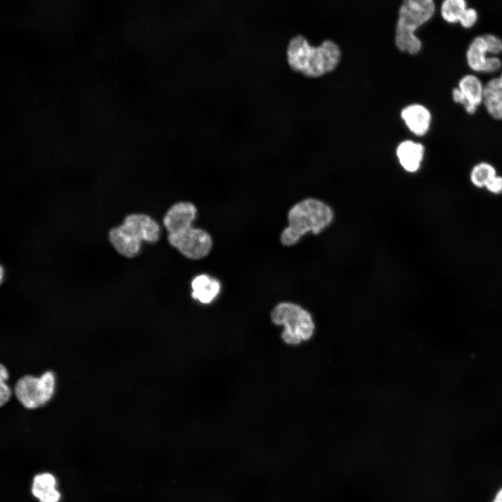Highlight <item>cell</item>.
<instances>
[{
    "label": "cell",
    "mask_w": 502,
    "mask_h": 502,
    "mask_svg": "<svg viewBox=\"0 0 502 502\" xmlns=\"http://www.w3.org/2000/svg\"><path fill=\"white\" fill-rule=\"evenodd\" d=\"M271 318L273 324L284 327L281 338L289 345L296 346L308 341L315 331L311 313L292 302L279 303L271 312Z\"/></svg>",
    "instance_id": "277c9868"
},
{
    "label": "cell",
    "mask_w": 502,
    "mask_h": 502,
    "mask_svg": "<svg viewBox=\"0 0 502 502\" xmlns=\"http://www.w3.org/2000/svg\"><path fill=\"white\" fill-rule=\"evenodd\" d=\"M340 57L339 46L330 40L313 47L305 37L297 35L291 38L287 47V59L290 67L310 77H320L333 70Z\"/></svg>",
    "instance_id": "6da1fadb"
},
{
    "label": "cell",
    "mask_w": 502,
    "mask_h": 502,
    "mask_svg": "<svg viewBox=\"0 0 502 502\" xmlns=\"http://www.w3.org/2000/svg\"><path fill=\"white\" fill-rule=\"evenodd\" d=\"M436 11L433 0H405L399 9L395 29L397 48L409 54H418L422 42L415 35L418 28L429 21Z\"/></svg>",
    "instance_id": "3957f363"
},
{
    "label": "cell",
    "mask_w": 502,
    "mask_h": 502,
    "mask_svg": "<svg viewBox=\"0 0 502 502\" xmlns=\"http://www.w3.org/2000/svg\"><path fill=\"white\" fill-rule=\"evenodd\" d=\"M484 86L476 75L466 74L460 78L457 86L452 89V98L455 103L461 105L468 114L473 115L483 104Z\"/></svg>",
    "instance_id": "52a82bcc"
},
{
    "label": "cell",
    "mask_w": 502,
    "mask_h": 502,
    "mask_svg": "<svg viewBox=\"0 0 502 502\" xmlns=\"http://www.w3.org/2000/svg\"><path fill=\"white\" fill-rule=\"evenodd\" d=\"M483 105L491 117L502 120V71L485 84Z\"/></svg>",
    "instance_id": "4fadbf2b"
},
{
    "label": "cell",
    "mask_w": 502,
    "mask_h": 502,
    "mask_svg": "<svg viewBox=\"0 0 502 502\" xmlns=\"http://www.w3.org/2000/svg\"><path fill=\"white\" fill-rule=\"evenodd\" d=\"M496 175L493 165L486 162H481L476 165L471 169L470 180L477 188H483Z\"/></svg>",
    "instance_id": "ac0fdd59"
},
{
    "label": "cell",
    "mask_w": 502,
    "mask_h": 502,
    "mask_svg": "<svg viewBox=\"0 0 502 502\" xmlns=\"http://www.w3.org/2000/svg\"><path fill=\"white\" fill-rule=\"evenodd\" d=\"M56 485V478L52 473H41L33 477L31 491L39 502H59L61 494Z\"/></svg>",
    "instance_id": "5bb4252c"
},
{
    "label": "cell",
    "mask_w": 502,
    "mask_h": 502,
    "mask_svg": "<svg viewBox=\"0 0 502 502\" xmlns=\"http://www.w3.org/2000/svg\"><path fill=\"white\" fill-rule=\"evenodd\" d=\"M425 148L420 143L411 140L402 142L397 149V155L403 168L409 172H416L423 160Z\"/></svg>",
    "instance_id": "2e32d148"
},
{
    "label": "cell",
    "mask_w": 502,
    "mask_h": 502,
    "mask_svg": "<svg viewBox=\"0 0 502 502\" xmlns=\"http://www.w3.org/2000/svg\"><path fill=\"white\" fill-rule=\"evenodd\" d=\"M492 502H502V489L497 492Z\"/></svg>",
    "instance_id": "cb8c5ba5"
},
{
    "label": "cell",
    "mask_w": 502,
    "mask_h": 502,
    "mask_svg": "<svg viewBox=\"0 0 502 502\" xmlns=\"http://www.w3.org/2000/svg\"><path fill=\"white\" fill-rule=\"evenodd\" d=\"M123 228L135 239L143 243H155L160 239V225L150 215L134 213L125 216L121 223Z\"/></svg>",
    "instance_id": "9c48e42d"
},
{
    "label": "cell",
    "mask_w": 502,
    "mask_h": 502,
    "mask_svg": "<svg viewBox=\"0 0 502 502\" xmlns=\"http://www.w3.org/2000/svg\"><path fill=\"white\" fill-rule=\"evenodd\" d=\"M287 218L289 225L281 233L280 241L290 246L307 232L317 234L322 231L331 222L333 213L325 203L310 198L295 204Z\"/></svg>",
    "instance_id": "7a4b0ae2"
},
{
    "label": "cell",
    "mask_w": 502,
    "mask_h": 502,
    "mask_svg": "<svg viewBox=\"0 0 502 502\" xmlns=\"http://www.w3.org/2000/svg\"><path fill=\"white\" fill-rule=\"evenodd\" d=\"M478 19V14L477 10L473 8L468 7L459 24L464 29H471L476 24Z\"/></svg>",
    "instance_id": "ffe728a7"
},
{
    "label": "cell",
    "mask_w": 502,
    "mask_h": 502,
    "mask_svg": "<svg viewBox=\"0 0 502 502\" xmlns=\"http://www.w3.org/2000/svg\"><path fill=\"white\" fill-rule=\"evenodd\" d=\"M108 240L114 249L126 258L137 257L142 249V243L131 236L121 224L109 229Z\"/></svg>",
    "instance_id": "7c38bea8"
},
{
    "label": "cell",
    "mask_w": 502,
    "mask_h": 502,
    "mask_svg": "<svg viewBox=\"0 0 502 502\" xmlns=\"http://www.w3.org/2000/svg\"><path fill=\"white\" fill-rule=\"evenodd\" d=\"M489 49L483 35L472 39L466 51V61L473 72L493 73L499 70L501 60L497 56H489Z\"/></svg>",
    "instance_id": "ba28073f"
},
{
    "label": "cell",
    "mask_w": 502,
    "mask_h": 502,
    "mask_svg": "<svg viewBox=\"0 0 502 502\" xmlns=\"http://www.w3.org/2000/svg\"><path fill=\"white\" fill-rule=\"evenodd\" d=\"M56 391V375L47 370L40 376L26 374L14 386L13 393L23 407L33 410L45 406L54 397Z\"/></svg>",
    "instance_id": "5b68a950"
},
{
    "label": "cell",
    "mask_w": 502,
    "mask_h": 502,
    "mask_svg": "<svg viewBox=\"0 0 502 502\" xmlns=\"http://www.w3.org/2000/svg\"><path fill=\"white\" fill-rule=\"evenodd\" d=\"M483 36L487 43L491 56H496L502 52V39L493 33H485Z\"/></svg>",
    "instance_id": "d6986e66"
},
{
    "label": "cell",
    "mask_w": 502,
    "mask_h": 502,
    "mask_svg": "<svg viewBox=\"0 0 502 502\" xmlns=\"http://www.w3.org/2000/svg\"><path fill=\"white\" fill-rule=\"evenodd\" d=\"M192 297L203 304L211 303L220 291L219 281L206 274L197 275L191 282Z\"/></svg>",
    "instance_id": "9a60e30c"
},
{
    "label": "cell",
    "mask_w": 502,
    "mask_h": 502,
    "mask_svg": "<svg viewBox=\"0 0 502 502\" xmlns=\"http://www.w3.org/2000/svg\"><path fill=\"white\" fill-rule=\"evenodd\" d=\"M485 188L493 194H501L502 192V176L496 174L487 183Z\"/></svg>",
    "instance_id": "7402d4cb"
},
{
    "label": "cell",
    "mask_w": 502,
    "mask_h": 502,
    "mask_svg": "<svg viewBox=\"0 0 502 502\" xmlns=\"http://www.w3.org/2000/svg\"><path fill=\"white\" fill-rule=\"evenodd\" d=\"M0 405L3 406L10 401L13 392L7 381H0Z\"/></svg>",
    "instance_id": "44dd1931"
},
{
    "label": "cell",
    "mask_w": 502,
    "mask_h": 502,
    "mask_svg": "<svg viewBox=\"0 0 502 502\" xmlns=\"http://www.w3.org/2000/svg\"><path fill=\"white\" fill-rule=\"evenodd\" d=\"M401 117L409 130L417 136L425 135L432 123L430 111L424 105L411 104L401 112Z\"/></svg>",
    "instance_id": "8fae6325"
},
{
    "label": "cell",
    "mask_w": 502,
    "mask_h": 502,
    "mask_svg": "<svg viewBox=\"0 0 502 502\" xmlns=\"http://www.w3.org/2000/svg\"><path fill=\"white\" fill-rule=\"evenodd\" d=\"M169 243L182 255L192 260L201 259L212 250L213 240L208 232L192 226L169 234Z\"/></svg>",
    "instance_id": "8992f818"
},
{
    "label": "cell",
    "mask_w": 502,
    "mask_h": 502,
    "mask_svg": "<svg viewBox=\"0 0 502 502\" xmlns=\"http://www.w3.org/2000/svg\"><path fill=\"white\" fill-rule=\"evenodd\" d=\"M467 8L465 0H445L440 7L441 16L448 24L459 23Z\"/></svg>",
    "instance_id": "e0dca14e"
},
{
    "label": "cell",
    "mask_w": 502,
    "mask_h": 502,
    "mask_svg": "<svg viewBox=\"0 0 502 502\" xmlns=\"http://www.w3.org/2000/svg\"><path fill=\"white\" fill-rule=\"evenodd\" d=\"M197 215L196 206L190 201L173 204L163 218V225L168 234L192 226Z\"/></svg>",
    "instance_id": "30bf717a"
},
{
    "label": "cell",
    "mask_w": 502,
    "mask_h": 502,
    "mask_svg": "<svg viewBox=\"0 0 502 502\" xmlns=\"http://www.w3.org/2000/svg\"><path fill=\"white\" fill-rule=\"evenodd\" d=\"M9 379V372L7 367L3 364L1 365L0 368V381H8Z\"/></svg>",
    "instance_id": "603a6c76"
}]
</instances>
